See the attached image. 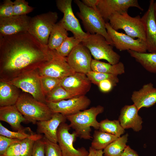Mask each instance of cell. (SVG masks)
Masks as SVG:
<instances>
[{
	"label": "cell",
	"mask_w": 156,
	"mask_h": 156,
	"mask_svg": "<svg viewBox=\"0 0 156 156\" xmlns=\"http://www.w3.org/2000/svg\"><path fill=\"white\" fill-rule=\"evenodd\" d=\"M55 50L42 44L28 32L0 36V68L8 81L36 70L52 58Z\"/></svg>",
	"instance_id": "obj_1"
},
{
	"label": "cell",
	"mask_w": 156,
	"mask_h": 156,
	"mask_svg": "<svg viewBox=\"0 0 156 156\" xmlns=\"http://www.w3.org/2000/svg\"><path fill=\"white\" fill-rule=\"evenodd\" d=\"M104 110V107L99 105L66 117L70 122V128L75 130L78 137L90 140L92 138L91 135V127L96 130L99 129V122L97 120L96 117Z\"/></svg>",
	"instance_id": "obj_2"
},
{
	"label": "cell",
	"mask_w": 156,
	"mask_h": 156,
	"mask_svg": "<svg viewBox=\"0 0 156 156\" xmlns=\"http://www.w3.org/2000/svg\"><path fill=\"white\" fill-rule=\"evenodd\" d=\"M15 105L26 122L33 124L50 119L54 113L46 103L27 94H20Z\"/></svg>",
	"instance_id": "obj_3"
},
{
	"label": "cell",
	"mask_w": 156,
	"mask_h": 156,
	"mask_svg": "<svg viewBox=\"0 0 156 156\" xmlns=\"http://www.w3.org/2000/svg\"><path fill=\"white\" fill-rule=\"evenodd\" d=\"M79 9L77 15L82 21L87 32L90 34H99L103 36L107 42L114 46L105 27L106 22L98 9H92L85 5L79 0L74 1Z\"/></svg>",
	"instance_id": "obj_4"
},
{
	"label": "cell",
	"mask_w": 156,
	"mask_h": 156,
	"mask_svg": "<svg viewBox=\"0 0 156 156\" xmlns=\"http://www.w3.org/2000/svg\"><path fill=\"white\" fill-rule=\"evenodd\" d=\"M88 33L81 43L88 49L94 59L104 60L112 65L120 62V56L114 50L113 46L103 36L99 34Z\"/></svg>",
	"instance_id": "obj_5"
},
{
	"label": "cell",
	"mask_w": 156,
	"mask_h": 156,
	"mask_svg": "<svg viewBox=\"0 0 156 156\" xmlns=\"http://www.w3.org/2000/svg\"><path fill=\"white\" fill-rule=\"evenodd\" d=\"M108 21L112 27L117 31L122 29L126 34L135 39L137 38L146 41L144 26L141 18L138 15L131 17L126 12L112 15Z\"/></svg>",
	"instance_id": "obj_6"
},
{
	"label": "cell",
	"mask_w": 156,
	"mask_h": 156,
	"mask_svg": "<svg viewBox=\"0 0 156 156\" xmlns=\"http://www.w3.org/2000/svg\"><path fill=\"white\" fill-rule=\"evenodd\" d=\"M58 18L57 12L51 11L31 17L28 32L42 44L47 45L50 34Z\"/></svg>",
	"instance_id": "obj_7"
},
{
	"label": "cell",
	"mask_w": 156,
	"mask_h": 156,
	"mask_svg": "<svg viewBox=\"0 0 156 156\" xmlns=\"http://www.w3.org/2000/svg\"><path fill=\"white\" fill-rule=\"evenodd\" d=\"M37 69L24 73L10 80L5 81L30 94L36 100L46 103Z\"/></svg>",
	"instance_id": "obj_8"
},
{
	"label": "cell",
	"mask_w": 156,
	"mask_h": 156,
	"mask_svg": "<svg viewBox=\"0 0 156 156\" xmlns=\"http://www.w3.org/2000/svg\"><path fill=\"white\" fill-rule=\"evenodd\" d=\"M58 9L63 14V17L60 21L63 27L70 31L75 38L81 40L85 38L88 33L82 30L78 19L75 16L72 8V0H57Z\"/></svg>",
	"instance_id": "obj_9"
},
{
	"label": "cell",
	"mask_w": 156,
	"mask_h": 156,
	"mask_svg": "<svg viewBox=\"0 0 156 156\" xmlns=\"http://www.w3.org/2000/svg\"><path fill=\"white\" fill-rule=\"evenodd\" d=\"M105 27L114 46L120 51L130 50L139 53L146 52L145 41L139 38L135 39L126 34L114 30L108 22L106 23Z\"/></svg>",
	"instance_id": "obj_10"
},
{
	"label": "cell",
	"mask_w": 156,
	"mask_h": 156,
	"mask_svg": "<svg viewBox=\"0 0 156 156\" xmlns=\"http://www.w3.org/2000/svg\"><path fill=\"white\" fill-rule=\"evenodd\" d=\"M70 127L65 122L61 123L57 130V143L63 156H88L89 152L84 147L75 148L73 144L78 137L74 131L70 133Z\"/></svg>",
	"instance_id": "obj_11"
},
{
	"label": "cell",
	"mask_w": 156,
	"mask_h": 156,
	"mask_svg": "<svg viewBox=\"0 0 156 156\" xmlns=\"http://www.w3.org/2000/svg\"><path fill=\"white\" fill-rule=\"evenodd\" d=\"M40 77L48 76L62 79L75 72L67 61L66 57L60 55L54 50L53 57L50 61L37 69Z\"/></svg>",
	"instance_id": "obj_12"
},
{
	"label": "cell",
	"mask_w": 156,
	"mask_h": 156,
	"mask_svg": "<svg viewBox=\"0 0 156 156\" xmlns=\"http://www.w3.org/2000/svg\"><path fill=\"white\" fill-rule=\"evenodd\" d=\"M91 103L85 95L77 96L57 102H47L46 104L54 112H58L66 116L86 109Z\"/></svg>",
	"instance_id": "obj_13"
},
{
	"label": "cell",
	"mask_w": 156,
	"mask_h": 156,
	"mask_svg": "<svg viewBox=\"0 0 156 156\" xmlns=\"http://www.w3.org/2000/svg\"><path fill=\"white\" fill-rule=\"evenodd\" d=\"M132 7L143 11L137 0H98L97 5L98 10L106 22L113 14L127 12L128 9Z\"/></svg>",
	"instance_id": "obj_14"
},
{
	"label": "cell",
	"mask_w": 156,
	"mask_h": 156,
	"mask_svg": "<svg viewBox=\"0 0 156 156\" xmlns=\"http://www.w3.org/2000/svg\"><path fill=\"white\" fill-rule=\"evenodd\" d=\"M66 58L69 65L75 72L86 75L92 70L91 54L81 42L73 49Z\"/></svg>",
	"instance_id": "obj_15"
},
{
	"label": "cell",
	"mask_w": 156,
	"mask_h": 156,
	"mask_svg": "<svg viewBox=\"0 0 156 156\" xmlns=\"http://www.w3.org/2000/svg\"><path fill=\"white\" fill-rule=\"evenodd\" d=\"M31 17L25 15L0 17V36L28 32Z\"/></svg>",
	"instance_id": "obj_16"
},
{
	"label": "cell",
	"mask_w": 156,
	"mask_h": 156,
	"mask_svg": "<svg viewBox=\"0 0 156 156\" xmlns=\"http://www.w3.org/2000/svg\"><path fill=\"white\" fill-rule=\"evenodd\" d=\"M91 82L85 74L75 72L62 79L60 85L75 96L85 95L90 90Z\"/></svg>",
	"instance_id": "obj_17"
},
{
	"label": "cell",
	"mask_w": 156,
	"mask_h": 156,
	"mask_svg": "<svg viewBox=\"0 0 156 156\" xmlns=\"http://www.w3.org/2000/svg\"><path fill=\"white\" fill-rule=\"evenodd\" d=\"M154 1H150L148 10L141 17L145 29L147 51L156 53V20L154 9Z\"/></svg>",
	"instance_id": "obj_18"
},
{
	"label": "cell",
	"mask_w": 156,
	"mask_h": 156,
	"mask_svg": "<svg viewBox=\"0 0 156 156\" xmlns=\"http://www.w3.org/2000/svg\"><path fill=\"white\" fill-rule=\"evenodd\" d=\"M65 116L58 112H54L49 120L37 122V131L39 134L43 133L44 137L49 141L57 143V132L60 125L65 122Z\"/></svg>",
	"instance_id": "obj_19"
},
{
	"label": "cell",
	"mask_w": 156,
	"mask_h": 156,
	"mask_svg": "<svg viewBox=\"0 0 156 156\" xmlns=\"http://www.w3.org/2000/svg\"><path fill=\"white\" fill-rule=\"evenodd\" d=\"M131 99L138 110L151 107L156 103V88L151 83L144 84L139 90L133 92Z\"/></svg>",
	"instance_id": "obj_20"
},
{
	"label": "cell",
	"mask_w": 156,
	"mask_h": 156,
	"mask_svg": "<svg viewBox=\"0 0 156 156\" xmlns=\"http://www.w3.org/2000/svg\"><path fill=\"white\" fill-rule=\"evenodd\" d=\"M138 111L134 104L126 105L122 108L119 121L124 129L132 128L136 132L141 130L143 121L138 114Z\"/></svg>",
	"instance_id": "obj_21"
},
{
	"label": "cell",
	"mask_w": 156,
	"mask_h": 156,
	"mask_svg": "<svg viewBox=\"0 0 156 156\" xmlns=\"http://www.w3.org/2000/svg\"><path fill=\"white\" fill-rule=\"evenodd\" d=\"M0 120L7 122L17 131L23 130L25 127H22L21 123L26 122L15 105L0 107Z\"/></svg>",
	"instance_id": "obj_22"
},
{
	"label": "cell",
	"mask_w": 156,
	"mask_h": 156,
	"mask_svg": "<svg viewBox=\"0 0 156 156\" xmlns=\"http://www.w3.org/2000/svg\"><path fill=\"white\" fill-rule=\"evenodd\" d=\"M17 87L1 79L0 107L15 105L20 94Z\"/></svg>",
	"instance_id": "obj_23"
},
{
	"label": "cell",
	"mask_w": 156,
	"mask_h": 156,
	"mask_svg": "<svg viewBox=\"0 0 156 156\" xmlns=\"http://www.w3.org/2000/svg\"><path fill=\"white\" fill-rule=\"evenodd\" d=\"M91 68L93 71L117 76L125 72L124 65L122 62H120L116 64L112 65L109 63L92 59Z\"/></svg>",
	"instance_id": "obj_24"
},
{
	"label": "cell",
	"mask_w": 156,
	"mask_h": 156,
	"mask_svg": "<svg viewBox=\"0 0 156 156\" xmlns=\"http://www.w3.org/2000/svg\"><path fill=\"white\" fill-rule=\"evenodd\" d=\"M131 56L134 58L146 70L156 73V53H139L130 50L127 51Z\"/></svg>",
	"instance_id": "obj_25"
},
{
	"label": "cell",
	"mask_w": 156,
	"mask_h": 156,
	"mask_svg": "<svg viewBox=\"0 0 156 156\" xmlns=\"http://www.w3.org/2000/svg\"><path fill=\"white\" fill-rule=\"evenodd\" d=\"M60 22L54 25L50 34L48 44L49 48L56 50L68 37V33Z\"/></svg>",
	"instance_id": "obj_26"
},
{
	"label": "cell",
	"mask_w": 156,
	"mask_h": 156,
	"mask_svg": "<svg viewBox=\"0 0 156 156\" xmlns=\"http://www.w3.org/2000/svg\"><path fill=\"white\" fill-rule=\"evenodd\" d=\"M118 138L112 134L96 130L93 135L91 146L96 150H103Z\"/></svg>",
	"instance_id": "obj_27"
},
{
	"label": "cell",
	"mask_w": 156,
	"mask_h": 156,
	"mask_svg": "<svg viewBox=\"0 0 156 156\" xmlns=\"http://www.w3.org/2000/svg\"><path fill=\"white\" fill-rule=\"evenodd\" d=\"M128 134H126L118 138L104 149L105 156H121L127 145Z\"/></svg>",
	"instance_id": "obj_28"
},
{
	"label": "cell",
	"mask_w": 156,
	"mask_h": 156,
	"mask_svg": "<svg viewBox=\"0 0 156 156\" xmlns=\"http://www.w3.org/2000/svg\"><path fill=\"white\" fill-rule=\"evenodd\" d=\"M99 130L112 135L118 138L125 132L119 120H109L105 119L99 122Z\"/></svg>",
	"instance_id": "obj_29"
},
{
	"label": "cell",
	"mask_w": 156,
	"mask_h": 156,
	"mask_svg": "<svg viewBox=\"0 0 156 156\" xmlns=\"http://www.w3.org/2000/svg\"><path fill=\"white\" fill-rule=\"evenodd\" d=\"M34 134L29 127H25L23 130L17 131H12L0 122V135L12 139L22 140L30 137Z\"/></svg>",
	"instance_id": "obj_30"
},
{
	"label": "cell",
	"mask_w": 156,
	"mask_h": 156,
	"mask_svg": "<svg viewBox=\"0 0 156 156\" xmlns=\"http://www.w3.org/2000/svg\"><path fill=\"white\" fill-rule=\"evenodd\" d=\"M75 97L60 84L46 96V102H57Z\"/></svg>",
	"instance_id": "obj_31"
},
{
	"label": "cell",
	"mask_w": 156,
	"mask_h": 156,
	"mask_svg": "<svg viewBox=\"0 0 156 156\" xmlns=\"http://www.w3.org/2000/svg\"><path fill=\"white\" fill-rule=\"evenodd\" d=\"M82 42L81 40L73 36L68 37L56 50L62 56L67 57L73 49Z\"/></svg>",
	"instance_id": "obj_32"
},
{
	"label": "cell",
	"mask_w": 156,
	"mask_h": 156,
	"mask_svg": "<svg viewBox=\"0 0 156 156\" xmlns=\"http://www.w3.org/2000/svg\"><path fill=\"white\" fill-rule=\"evenodd\" d=\"M91 83L97 86L101 81L105 80H109L116 86L119 82L117 75L110 74L105 73L91 70L86 74Z\"/></svg>",
	"instance_id": "obj_33"
},
{
	"label": "cell",
	"mask_w": 156,
	"mask_h": 156,
	"mask_svg": "<svg viewBox=\"0 0 156 156\" xmlns=\"http://www.w3.org/2000/svg\"><path fill=\"white\" fill-rule=\"evenodd\" d=\"M43 137L40 134H34L30 137L21 140L20 156H32L35 141Z\"/></svg>",
	"instance_id": "obj_34"
},
{
	"label": "cell",
	"mask_w": 156,
	"mask_h": 156,
	"mask_svg": "<svg viewBox=\"0 0 156 156\" xmlns=\"http://www.w3.org/2000/svg\"><path fill=\"white\" fill-rule=\"evenodd\" d=\"M40 79L42 89L45 96L60 84L62 80L48 76L40 77Z\"/></svg>",
	"instance_id": "obj_35"
},
{
	"label": "cell",
	"mask_w": 156,
	"mask_h": 156,
	"mask_svg": "<svg viewBox=\"0 0 156 156\" xmlns=\"http://www.w3.org/2000/svg\"><path fill=\"white\" fill-rule=\"evenodd\" d=\"M14 15H27L31 12L34 8L30 6L25 0H15L14 2Z\"/></svg>",
	"instance_id": "obj_36"
},
{
	"label": "cell",
	"mask_w": 156,
	"mask_h": 156,
	"mask_svg": "<svg viewBox=\"0 0 156 156\" xmlns=\"http://www.w3.org/2000/svg\"><path fill=\"white\" fill-rule=\"evenodd\" d=\"M43 138L44 142L45 156H63L61 148L57 143L52 142L44 136Z\"/></svg>",
	"instance_id": "obj_37"
},
{
	"label": "cell",
	"mask_w": 156,
	"mask_h": 156,
	"mask_svg": "<svg viewBox=\"0 0 156 156\" xmlns=\"http://www.w3.org/2000/svg\"><path fill=\"white\" fill-rule=\"evenodd\" d=\"M14 15V2L5 0L0 6V17H7Z\"/></svg>",
	"instance_id": "obj_38"
},
{
	"label": "cell",
	"mask_w": 156,
	"mask_h": 156,
	"mask_svg": "<svg viewBox=\"0 0 156 156\" xmlns=\"http://www.w3.org/2000/svg\"><path fill=\"white\" fill-rule=\"evenodd\" d=\"M21 140L11 144L7 149L3 156H20Z\"/></svg>",
	"instance_id": "obj_39"
},
{
	"label": "cell",
	"mask_w": 156,
	"mask_h": 156,
	"mask_svg": "<svg viewBox=\"0 0 156 156\" xmlns=\"http://www.w3.org/2000/svg\"><path fill=\"white\" fill-rule=\"evenodd\" d=\"M20 140L0 135V155H3L8 148L12 143Z\"/></svg>",
	"instance_id": "obj_40"
},
{
	"label": "cell",
	"mask_w": 156,
	"mask_h": 156,
	"mask_svg": "<svg viewBox=\"0 0 156 156\" xmlns=\"http://www.w3.org/2000/svg\"><path fill=\"white\" fill-rule=\"evenodd\" d=\"M43 138L35 141L32 156H45L44 142Z\"/></svg>",
	"instance_id": "obj_41"
},
{
	"label": "cell",
	"mask_w": 156,
	"mask_h": 156,
	"mask_svg": "<svg viewBox=\"0 0 156 156\" xmlns=\"http://www.w3.org/2000/svg\"><path fill=\"white\" fill-rule=\"evenodd\" d=\"M98 86L101 92L107 93L110 92L116 86L111 81L107 79L100 82Z\"/></svg>",
	"instance_id": "obj_42"
},
{
	"label": "cell",
	"mask_w": 156,
	"mask_h": 156,
	"mask_svg": "<svg viewBox=\"0 0 156 156\" xmlns=\"http://www.w3.org/2000/svg\"><path fill=\"white\" fill-rule=\"evenodd\" d=\"M98 0H82L81 1L86 6L89 8L97 9V5Z\"/></svg>",
	"instance_id": "obj_43"
},
{
	"label": "cell",
	"mask_w": 156,
	"mask_h": 156,
	"mask_svg": "<svg viewBox=\"0 0 156 156\" xmlns=\"http://www.w3.org/2000/svg\"><path fill=\"white\" fill-rule=\"evenodd\" d=\"M121 156H139L137 153L131 148L129 146H127L124 150Z\"/></svg>",
	"instance_id": "obj_44"
},
{
	"label": "cell",
	"mask_w": 156,
	"mask_h": 156,
	"mask_svg": "<svg viewBox=\"0 0 156 156\" xmlns=\"http://www.w3.org/2000/svg\"><path fill=\"white\" fill-rule=\"evenodd\" d=\"M89 152L88 156H103V154L102 150H96L91 146L89 148Z\"/></svg>",
	"instance_id": "obj_45"
},
{
	"label": "cell",
	"mask_w": 156,
	"mask_h": 156,
	"mask_svg": "<svg viewBox=\"0 0 156 156\" xmlns=\"http://www.w3.org/2000/svg\"><path fill=\"white\" fill-rule=\"evenodd\" d=\"M153 6L154 10L156 20V1L155 2L154 1Z\"/></svg>",
	"instance_id": "obj_46"
},
{
	"label": "cell",
	"mask_w": 156,
	"mask_h": 156,
	"mask_svg": "<svg viewBox=\"0 0 156 156\" xmlns=\"http://www.w3.org/2000/svg\"><path fill=\"white\" fill-rule=\"evenodd\" d=\"M0 156H3V155H0Z\"/></svg>",
	"instance_id": "obj_47"
}]
</instances>
